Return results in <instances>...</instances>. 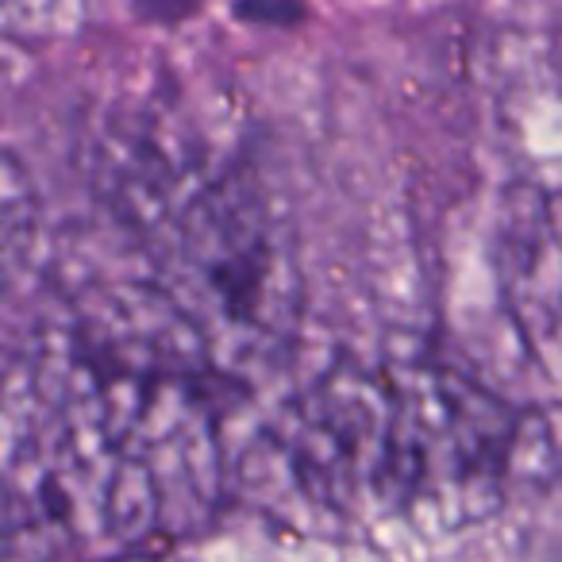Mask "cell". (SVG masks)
<instances>
[{"mask_svg":"<svg viewBox=\"0 0 562 562\" xmlns=\"http://www.w3.org/2000/svg\"><path fill=\"white\" fill-rule=\"evenodd\" d=\"M209 367L147 328L63 331L12 382V493L112 539L186 516L216 474Z\"/></svg>","mask_w":562,"mask_h":562,"instance_id":"obj_1","label":"cell"},{"mask_svg":"<svg viewBox=\"0 0 562 562\" xmlns=\"http://www.w3.org/2000/svg\"><path fill=\"white\" fill-rule=\"evenodd\" d=\"M516 420L470 378L428 362H355L305 390L278 431L293 482L344 516H393L485 490Z\"/></svg>","mask_w":562,"mask_h":562,"instance_id":"obj_2","label":"cell"},{"mask_svg":"<svg viewBox=\"0 0 562 562\" xmlns=\"http://www.w3.org/2000/svg\"><path fill=\"white\" fill-rule=\"evenodd\" d=\"M501 290L524 347L562 382V181L536 189L508 212Z\"/></svg>","mask_w":562,"mask_h":562,"instance_id":"obj_3","label":"cell"},{"mask_svg":"<svg viewBox=\"0 0 562 562\" xmlns=\"http://www.w3.org/2000/svg\"><path fill=\"white\" fill-rule=\"evenodd\" d=\"M150 4H155V12H166V9L181 12V9H186V0H150Z\"/></svg>","mask_w":562,"mask_h":562,"instance_id":"obj_4","label":"cell"}]
</instances>
